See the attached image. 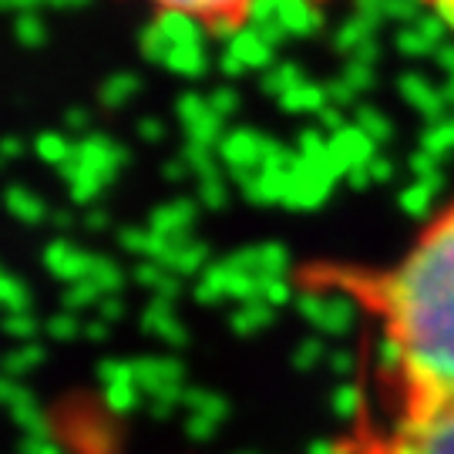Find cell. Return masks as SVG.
Returning <instances> with one entry per match:
<instances>
[{
    "instance_id": "6da1fadb",
    "label": "cell",
    "mask_w": 454,
    "mask_h": 454,
    "mask_svg": "<svg viewBox=\"0 0 454 454\" xmlns=\"http://www.w3.org/2000/svg\"><path fill=\"white\" fill-rule=\"evenodd\" d=\"M384 317V357L404 407L454 401V206L421 243L364 290Z\"/></svg>"
},
{
    "instance_id": "7a4b0ae2",
    "label": "cell",
    "mask_w": 454,
    "mask_h": 454,
    "mask_svg": "<svg viewBox=\"0 0 454 454\" xmlns=\"http://www.w3.org/2000/svg\"><path fill=\"white\" fill-rule=\"evenodd\" d=\"M380 448L384 454H454V401L404 407L397 427L380 438Z\"/></svg>"
},
{
    "instance_id": "3957f363",
    "label": "cell",
    "mask_w": 454,
    "mask_h": 454,
    "mask_svg": "<svg viewBox=\"0 0 454 454\" xmlns=\"http://www.w3.org/2000/svg\"><path fill=\"white\" fill-rule=\"evenodd\" d=\"M347 290L350 286H307L296 293V307L320 326H350L357 303L354 296H347Z\"/></svg>"
},
{
    "instance_id": "277c9868",
    "label": "cell",
    "mask_w": 454,
    "mask_h": 454,
    "mask_svg": "<svg viewBox=\"0 0 454 454\" xmlns=\"http://www.w3.org/2000/svg\"><path fill=\"white\" fill-rule=\"evenodd\" d=\"M337 179L340 176L333 168H326L320 162H309V159L300 155V162H296L290 176V189H286V202L283 206H290V209H317L330 195Z\"/></svg>"
},
{
    "instance_id": "5b68a950",
    "label": "cell",
    "mask_w": 454,
    "mask_h": 454,
    "mask_svg": "<svg viewBox=\"0 0 454 454\" xmlns=\"http://www.w3.org/2000/svg\"><path fill=\"white\" fill-rule=\"evenodd\" d=\"M179 118H182V125H185L189 142L215 148V152H219L223 138H226V125H223L226 118H223V114H215V108L209 105V98L185 95L179 101Z\"/></svg>"
},
{
    "instance_id": "8992f818",
    "label": "cell",
    "mask_w": 454,
    "mask_h": 454,
    "mask_svg": "<svg viewBox=\"0 0 454 454\" xmlns=\"http://www.w3.org/2000/svg\"><path fill=\"white\" fill-rule=\"evenodd\" d=\"M273 148V138H266L253 129H232L226 131L223 145H219V159L229 172H253V168H262L266 165V155Z\"/></svg>"
},
{
    "instance_id": "52a82bcc",
    "label": "cell",
    "mask_w": 454,
    "mask_h": 454,
    "mask_svg": "<svg viewBox=\"0 0 454 454\" xmlns=\"http://www.w3.org/2000/svg\"><path fill=\"white\" fill-rule=\"evenodd\" d=\"M129 152L118 145L108 135H84L82 142L74 145V162H82L84 168L98 172L105 182H112L118 176V168L125 165Z\"/></svg>"
},
{
    "instance_id": "ba28073f",
    "label": "cell",
    "mask_w": 454,
    "mask_h": 454,
    "mask_svg": "<svg viewBox=\"0 0 454 454\" xmlns=\"http://www.w3.org/2000/svg\"><path fill=\"white\" fill-rule=\"evenodd\" d=\"M330 155H333V162L340 168V176H350L354 168L371 162L373 155H377V145H373V138L367 131L350 121L347 129L330 135Z\"/></svg>"
},
{
    "instance_id": "9c48e42d",
    "label": "cell",
    "mask_w": 454,
    "mask_h": 454,
    "mask_svg": "<svg viewBox=\"0 0 454 454\" xmlns=\"http://www.w3.org/2000/svg\"><path fill=\"white\" fill-rule=\"evenodd\" d=\"M226 262L232 270H239L246 276H256V279H262V276H286V270H290V253H286V246L279 243H262L232 253Z\"/></svg>"
},
{
    "instance_id": "30bf717a",
    "label": "cell",
    "mask_w": 454,
    "mask_h": 454,
    "mask_svg": "<svg viewBox=\"0 0 454 454\" xmlns=\"http://www.w3.org/2000/svg\"><path fill=\"white\" fill-rule=\"evenodd\" d=\"M91 260H95V256H88L84 249H78V246L67 243V239H54V243L44 249V266H48L58 279H65V283H82V279H88Z\"/></svg>"
},
{
    "instance_id": "8fae6325",
    "label": "cell",
    "mask_w": 454,
    "mask_h": 454,
    "mask_svg": "<svg viewBox=\"0 0 454 454\" xmlns=\"http://www.w3.org/2000/svg\"><path fill=\"white\" fill-rule=\"evenodd\" d=\"M401 95H404L407 105H411L414 112H421L427 121H441L444 112L451 108V105H448V95H444V88H434L424 74H414V71L401 78Z\"/></svg>"
},
{
    "instance_id": "7c38bea8",
    "label": "cell",
    "mask_w": 454,
    "mask_h": 454,
    "mask_svg": "<svg viewBox=\"0 0 454 454\" xmlns=\"http://www.w3.org/2000/svg\"><path fill=\"white\" fill-rule=\"evenodd\" d=\"M226 51H232L239 61H243L249 71H266V67H273V44L262 37L256 27H249L243 24L239 31L232 34V41L226 44Z\"/></svg>"
},
{
    "instance_id": "4fadbf2b",
    "label": "cell",
    "mask_w": 454,
    "mask_h": 454,
    "mask_svg": "<svg viewBox=\"0 0 454 454\" xmlns=\"http://www.w3.org/2000/svg\"><path fill=\"white\" fill-rule=\"evenodd\" d=\"M192 219H195L192 202H168V206L152 212L148 229L159 232V236H165L168 243H185V239H192V232H189Z\"/></svg>"
},
{
    "instance_id": "5bb4252c",
    "label": "cell",
    "mask_w": 454,
    "mask_h": 454,
    "mask_svg": "<svg viewBox=\"0 0 454 454\" xmlns=\"http://www.w3.org/2000/svg\"><path fill=\"white\" fill-rule=\"evenodd\" d=\"M152 4H159L162 11H182V14H192L212 24L223 17H243L249 0H152Z\"/></svg>"
},
{
    "instance_id": "9a60e30c",
    "label": "cell",
    "mask_w": 454,
    "mask_h": 454,
    "mask_svg": "<svg viewBox=\"0 0 454 454\" xmlns=\"http://www.w3.org/2000/svg\"><path fill=\"white\" fill-rule=\"evenodd\" d=\"M168 273L176 276H192V273H206L212 262H209V246L199 243V239H185L179 243L172 253H168V260L162 262Z\"/></svg>"
},
{
    "instance_id": "2e32d148",
    "label": "cell",
    "mask_w": 454,
    "mask_h": 454,
    "mask_svg": "<svg viewBox=\"0 0 454 454\" xmlns=\"http://www.w3.org/2000/svg\"><path fill=\"white\" fill-rule=\"evenodd\" d=\"M279 105L286 112H296V114H324L330 108V95H326V88H320V84L303 82L296 84L286 98H279Z\"/></svg>"
},
{
    "instance_id": "e0dca14e",
    "label": "cell",
    "mask_w": 454,
    "mask_h": 454,
    "mask_svg": "<svg viewBox=\"0 0 454 454\" xmlns=\"http://www.w3.org/2000/svg\"><path fill=\"white\" fill-rule=\"evenodd\" d=\"M438 189H441V176H434V179H414L404 192H401V209H404L407 215H414V219L431 215V206H434V199H438Z\"/></svg>"
},
{
    "instance_id": "ac0fdd59",
    "label": "cell",
    "mask_w": 454,
    "mask_h": 454,
    "mask_svg": "<svg viewBox=\"0 0 454 454\" xmlns=\"http://www.w3.org/2000/svg\"><path fill=\"white\" fill-rule=\"evenodd\" d=\"M229 290H232V270H229V262H212L206 273H199L195 296H199L202 303H212V300H219V296H229Z\"/></svg>"
},
{
    "instance_id": "d6986e66",
    "label": "cell",
    "mask_w": 454,
    "mask_h": 454,
    "mask_svg": "<svg viewBox=\"0 0 454 454\" xmlns=\"http://www.w3.org/2000/svg\"><path fill=\"white\" fill-rule=\"evenodd\" d=\"M165 67L176 71V74H185V78H199L206 71V48H202V41L176 44L172 54H168V61H165Z\"/></svg>"
},
{
    "instance_id": "ffe728a7",
    "label": "cell",
    "mask_w": 454,
    "mask_h": 454,
    "mask_svg": "<svg viewBox=\"0 0 454 454\" xmlns=\"http://www.w3.org/2000/svg\"><path fill=\"white\" fill-rule=\"evenodd\" d=\"M7 209H11L14 219L31 223V226L44 219V202H41L31 189H24V185H11V189H7Z\"/></svg>"
},
{
    "instance_id": "44dd1931",
    "label": "cell",
    "mask_w": 454,
    "mask_h": 454,
    "mask_svg": "<svg viewBox=\"0 0 454 454\" xmlns=\"http://www.w3.org/2000/svg\"><path fill=\"white\" fill-rule=\"evenodd\" d=\"M373 34H377V24H371L367 17L354 14L340 31H337V48H340L343 54H354V51H360L364 44H371Z\"/></svg>"
},
{
    "instance_id": "7402d4cb",
    "label": "cell",
    "mask_w": 454,
    "mask_h": 454,
    "mask_svg": "<svg viewBox=\"0 0 454 454\" xmlns=\"http://www.w3.org/2000/svg\"><path fill=\"white\" fill-rule=\"evenodd\" d=\"M34 152H37V159L48 165H61L71 159V152H74V145L67 142L61 131H41L37 138H34Z\"/></svg>"
},
{
    "instance_id": "603a6c76",
    "label": "cell",
    "mask_w": 454,
    "mask_h": 454,
    "mask_svg": "<svg viewBox=\"0 0 454 454\" xmlns=\"http://www.w3.org/2000/svg\"><path fill=\"white\" fill-rule=\"evenodd\" d=\"M303 82H307V78H303V71L296 65H273V67H266V74H262V88H266L276 101L286 98L296 84H303Z\"/></svg>"
},
{
    "instance_id": "cb8c5ba5",
    "label": "cell",
    "mask_w": 454,
    "mask_h": 454,
    "mask_svg": "<svg viewBox=\"0 0 454 454\" xmlns=\"http://www.w3.org/2000/svg\"><path fill=\"white\" fill-rule=\"evenodd\" d=\"M354 125L371 135L373 145H380V142H387L390 138V118L384 112L371 108V105H357V112H354Z\"/></svg>"
},
{
    "instance_id": "d4e9b609",
    "label": "cell",
    "mask_w": 454,
    "mask_h": 454,
    "mask_svg": "<svg viewBox=\"0 0 454 454\" xmlns=\"http://www.w3.org/2000/svg\"><path fill=\"white\" fill-rule=\"evenodd\" d=\"M135 91H138V78L121 71V74H112L108 82L101 84V101L112 105V108H121L129 98H135Z\"/></svg>"
},
{
    "instance_id": "484cf974",
    "label": "cell",
    "mask_w": 454,
    "mask_h": 454,
    "mask_svg": "<svg viewBox=\"0 0 454 454\" xmlns=\"http://www.w3.org/2000/svg\"><path fill=\"white\" fill-rule=\"evenodd\" d=\"M397 51L407 54V58H431V54H438L441 48L424 31H418L414 24H407L404 31L397 34Z\"/></svg>"
},
{
    "instance_id": "4316f807",
    "label": "cell",
    "mask_w": 454,
    "mask_h": 454,
    "mask_svg": "<svg viewBox=\"0 0 454 454\" xmlns=\"http://www.w3.org/2000/svg\"><path fill=\"white\" fill-rule=\"evenodd\" d=\"M14 34L24 48H41L44 37H48V27H44V20L37 17V11H31V14L14 17Z\"/></svg>"
},
{
    "instance_id": "83f0119b",
    "label": "cell",
    "mask_w": 454,
    "mask_h": 454,
    "mask_svg": "<svg viewBox=\"0 0 454 454\" xmlns=\"http://www.w3.org/2000/svg\"><path fill=\"white\" fill-rule=\"evenodd\" d=\"M88 279H91L101 293H114L121 283H125V273L118 270V262L105 260V256H95V260H91V273H88Z\"/></svg>"
},
{
    "instance_id": "f1b7e54d",
    "label": "cell",
    "mask_w": 454,
    "mask_h": 454,
    "mask_svg": "<svg viewBox=\"0 0 454 454\" xmlns=\"http://www.w3.org/2000/svg\"><path fill=\"white\" fill-rule=\"evenodd\" d=\"M256 300H262V303H286V300H293V283L286 276H262Z\"/></svg>"
},
{
    "instance_id": "f546056e",
    "label": "cell",
    "mask_w": 454,
    "mask_h": 454,
    "mask_svg": "<svg viewBox=\"0 0 454 454\" xmlns=\"http://www.w3.org/2000/svg\"><path fill=\"white\" fill-rule=\"evenodd\" d=\"M0 296H4V303L14 309V313H24V309H27V300H31L24 279H17L14 273L0 276Z\"/></svg>"
},
{
    "instance_id": "4dcf8cb0",
    "label": "cell",
    "mask_w": 454,
    "mask_h": 454,
    "mask_svg": "<svg viewBox=\"0 0 454 454\" xmlns=\"http://www.w3.org/2000/svg\"><path fill=\"white\" fill-rule=\"evenodd\" d=\"M226 179L215 176V179H202L199 182V202L209 206V209H223L226 206Z\"/></svg>"
},
{
    "instance_id": "1f68e13d",
    "label": "cell",
    "mask_w": 454,
    "mask_h": 454,
    "mask_svg": "<svg viewBox=\"0 0 454 454\" xmlns=\"http://www.w3.org/2000/svg\"><path fill=\"white\" fill-rule=\"evenodd\" d=\"M340 82L347 84V88H354L357 95H364V91L371 88V82H373V65H360V61H350V65L343 67Z\"/></svg>"
},
{
    "instance_id": "d6a6232c",
    "label": "cell",
    "mask_w": 454,
    "mask_h": 454,
    "mask_svg": "<svg viewBox=\"0 0 454 454\" xmlns=\"http://www.w3.org/2000/svg\"><path fill=\"white\" fill-rule=\"evenodd\" d=\"M209 105L215 108V114H223V118H229V114L239 108V95L232 91V88H215L209 95Z\"/></svg>"
},
{
    "instance_id": "836d02e7",
    "label": "cell",
    "mask_w": 454,
    "mask_h": 454,
    "mask_svg": "<svg viewBox=\"0 0 454 454\" xmlns=\"http://www.w3.org/2000/svg\"><path fill=\"white\" fill-rule=\"evenodd\" d=\"M219 71H223L226 78H243V74H249V67H246L232 51H223V58H219Z\"/></svg>"
},
{
    "instance_id": "e575fe53",
    "label": "cell",
    "mask_w": 454,
    "mask_h": 454,
    "mask_svg": "<svg viewBox=\"0 0 454 454\" xmlns=\"http://www.w3.org/2000/svg\"><path fill=\"white\" fill-rule=\"evenodd\" d=\"M427 11H434L448 24V31L454 34V0H427Z\"/></svg>"
},
{
    "instance_id": "d590c367",
    "label": "cell",
    "mask_w": 454,
    "mask_h": 454,
    "mask_svg": "<svg viewBox=\"0 0 454 454\" xmlns=\"http://www.w3.org/2000/svg\"><path fill=\"white\" fill-rule=\"evenodd\" d=\"M333 454H384V448H380V438H371V441H364V444H350V451L340 448V451H333Z\"/></svg>"
},
{
    "instance_id": "8d00e7d4",
    "label": "cell",
    "mask_w": 454,
    "mask_h": 454,
    "mask_svg": "<svg viewBox=\"0 0 454 454\" xmlns=\"http://www.w3.org/2000/svg\"><path fill=\"white\" fill-rule=\"evenodd\" d=\"M138 135H142L145 142H159V138L165 135V129L159 125V121H155V118H145V121L138 125Z\"/></svg>"
},
{
    "instance_id": "74e56055",
    "label": "cell",
    "mask_w": 454,
    "mask_h": 454,
    "mask_svg": "<svg viewBox=\"0 0 454 454\" xmlns=\"http://www.w3.org/2000/svg\"><path fill=\"white\" fill-rule=\"evenodd\" d=\"M434 61L441 65V71H448V78H454V44H444V48L434 54Z\"/></svg>"
},
{
    "instance_id": "f35d334b",
    "label": "cell",
    "mask_w": 454,
    "mask_h": 454,
    "mask_svg": "<svg viewBox=\"0 0 454 454\" xmlns=\"http://www.w3.org/2000/svg\"><path fill=\"white\" fill-rule=\"evenodd\" d=\"M37 4H41V0H4V7H7V11H11L14 17L17 14H31Z\"/></svg>"
},
{
    "instance_id": "ab89813d",
    "label": "cell",
    "mask_w": 454,
    "mask_h": 454,
    "mask_svg": "<svg viewBox=\"0 0 454 454\" xmlns=\"http://www.w3.org/2000/svg\"><path fill=\"white\" fill-rule=\"evenodd\" d=\"M67 125H71L74 131H84V129H88V114H84V112H67Z\"/></svg>"
},
{
    "instance_id": "60d3db41",
    "label": "cell",
    "mask_w": 454,
    "mask_h": 454,
    "mask_svg": "<svg viewBox=\"0 0 454 454\" xmlns=\"http://www.w3.org/2000/svg\"><path fill=\"white\" fill-rule=\"evenodd\" d=\"M20 142H17V138H7V142H4V152H7V159H17V155H20Z\"/></svg>"
},
{
    "instance_id": "b9f144b4",
    "label": "cell",
    "mask_w": 454,
    "mask_h": 454,
    "mask_svg": "<svg viewBox=\"0 0 454 454\" xmlns=\"http://www.w3.org/2000/svg\"><path fill=\"white\" fill-rule=\"evenodd\" d=\"M88 226H91V229L105 226V215H101V212H91V215H88Z\"/></svg>"
},
{
    "instance_id": "7bdbcfd3",
    "label": "cell",
    "mask_w": 454,
    "mask_h": 454,
    "mask_svg": "<svg viewBox=\"0 0 454 454\" xmlns=\"http://www.w3.org/2000/svg\"><path fill=\"white\" fill-rule=\"evenodd\" d=\"M48 4H54V7H82L84 0H48Z\"/></svg>"
}]
</instances>
